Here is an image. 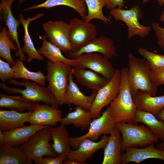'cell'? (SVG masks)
Wrapping results in <instances>:
<instances>
[{
	"label": "cell",
	"instance_id": "6da1fadb",
	"mask_svg": "<svg viewBox=\"0 0 164 164\" xmlns=\"http://www.w3.org/2000/svg\"><path fill=\"white\" fill-rule=\"evenodd\" d=\"M121 83L119 93L108 106L111 118L116 123L125 122L135 124L137 109L132 95L128 81V69L120 70Z\"/></svg>",
	"mask_w": 164,
	"mask_h": 164
},
{
	"label": "cell",
	"instance_id": "7a4b0ae2",
	"mask_svg": "<svg viewBox=\"0 0 164 164\" xmlns=\"http://www.w3.org/2000/svg\"><path fill=\"white\" fill-rule=\"evenodd\" d=\"M128 56V81L132 97L138 91L146 92L152 96H155L158 87L151 81L149 76L151 70L146 60L143 58H137L131 53Z\"/></svg>",
	"mask_w": 164,
	"mask_h": 164
},
{
	"label": "cell",
	"instance_id": "3957f363",
	"mask_svg": "<svg viewBox=\"0 0 164 164\" xmlns=\"http://www.w3.org/2000/svg\"><path fill=\"white\" fill-rule=\"evenodd\" d=\"M8 83L23 86L25 88L9 87L5 84V82H0L1 88L9 93L19 94H21L20 97L24 100L36 103L42 102L53 107L59 108L60 105L47 87H43L35 82L26 79L18 82L12 79L8 81Z\"/></svg>",
	"mask_w": 164,
	"mask_h": 164
},
{
	"label": "cell",
	"instance_id": "277c9868",
	"mask_svg": "<svg viewBox=\"0 0 164 164\" xmlns=\"http://www.w3.org/2000/svg\"><path fill=\"white\" fill-rule=\"evenodd\" d=\"M116 127L121 135V151L128 147H145L158 143L159 139L145 125L121 122Z\"/></svg>",
	"mask_w": 164,
	"mask_h": 164
},
{
	"label": "cell",
	"instance_id": "5b68a950",
	"mask_svg": "<svg viewBox=\"0 0 164 164\" xmlns=\"http://www.w3.org/2000/svg\"><path fill=\"white\" fill-rule=\"evenodd\" d=\"M46 79L48 82V88L51 92L60 105L64 104L65 93L68 83L69 75L72 67L61 62H46Z\"/></svg>",
	"mask_w": 164,
	"mask_h": 164
},
{
	"label": "cell",
	"instance_id": "8992f818",
	"mask_svg": "<svg viewBox=\"0 0 164 164\" xmlns=\"http://www.w3.org/2000/svg\"><path fill=\"white\" fill-rule=\"evenodd\" d=\"M51 139L50 126H47L37 132L20 147L33 160L44 155L56 157V155L50 143Z\"/></svg>",
	"mask_w": 164,
	"mask_h": 164
},
{
	"label": "cell",
	"instance_id": "52a82bcc",
	"mask_svg": "<svg viewBox=\"0 0 164 164\" xmlns=\"http://www.w3.org/2000/svg\"><path fill=\"white\" fill-rule=\"evenodd\" d=\"M109 14L116 21H121L125 23L129 39L136 35L145 38L151 31V27L142 25L139 22L142 17V13L138 5H134L128 10L116 8L110 10Z\"/></svg>",
	"mask_w": 164,
	"mask_h": 164
},
{
	"label": "cell",
	"instance_id": "ba28073f",
	"mask_svg": "<svg viewBox=\"0 0 164 164\" xmlns=\"http://www.w3.org/2000/svg\"><path fill=\"white\" fill-rule=\"evenodd\" d=\"M69 24V39L72 51L78 50L97 38L96 26L91 22L74 17L70 20Z\"/></svg>",
	"mask_w": 164,
	"mask_h": 164
},
{
	"label": "cell",
	"instance_id": "9c48e42d",
	"mask_svg": "<svg viewBox=\"0 0 164 164\" xmlns=\"http://www.w3.org/2000/svg\"><path fill=\"white\" fill-rule=\"evenodd\" d=\"M116 124L111 118L108 106L101 116L93 120L86 133L79 137L69 138L70 146L73 149H76L84 139L88 138L95 141L102 135H110L115 128Z\"/></svg>",
	"mask_w": 164,
	"mask_h": 164
},
{
	"label": "cell",
	"instance_id": "30bf717a",
	"mask_svg": "<svg viewBox=\"0 0 164 164\" xmlns=\"http://www.w3.org/2000/svg\"><path fill=\"white\" fill-rule=\"evenodd\" d=\"M121 78L120 70H115L111 78L97 91L90 110L93 119L100 117L102 109L109 104L117 97L120 90Z\"/></svg>",
	"mask_w": 164,
	"mask_h": 164
},
{
	"label": "cell",
	"instance_id": "8fae6325",
	"mask_svg": "<svg viewBox=\"0 0 164 164\" xmlns=\"http://www.w3.org/2000/svg\"><path fill=\"white\" fill-rule=\"evenodd\" d=\"M74 59L73 67L88 69L109 80L115 71L109 59L98 53H84Z\"/></svg>",
	"mask_w": 164,
	"mask_h": 164
},
{
	"label": "cell",
	"instance_id": "7c38bea8",
	"mask_svg": "<svg viewBox=\"0 0 164 164\" xmlns=\"http://www.w3.org/2000/svg\"><path fill=\"white\" fill-rule=\"evenodd\" d=\"M43 28L50 42L68 55L72 50L69 23L61 20H49L43 24Z\"/></svg>",
	"mask_w": 164,
	"mask_h": 164
},
{
	"label": "cell",
	"instance_id": "4fadbf2b",
	"mask_svg": "<svg viewBox=\"0 0 164 164\" xmlns=\"http://www.w3.org/2000/svg\"><path fill=\"white\" fill-rule=\"evenodd\" d=\"M117 50L112 39L101 36L76 51H70L68 55L70 59H74L84 53H96L109 59L117 56Z\"/></svg>",
	"mask_w": 164,
	"mask_h": 164
},
{
	"label": "cell",
	"instance_id": "5bb4252c",
	"mask_svg": "<svg viewBox=\"0 0 164 164\" xmlns=\"http://www.w3.org/2000/svg\"><path fill=\"white\" fill-rule=\"evenodd\" d=\"M15 0H1L0 3V20H3L8 28V36L12 41L16 44L18 50L15 53L16 56H19L20 59L26 60V57L22 50L19 40L18 28L21 23L20 21L13 15L11 9V6Z\"/></svg>",
	"mask_w": 164,
	"mask_h": 164
},
{
	"label": "cell",
	"instance_id": "9a60e30c",
	"mask_svg": "<svg viewBox=\"0 0 164 164\" xmlns=\"http://www.w3.org/2000/svg\"><path fill=\"white\" fill-rule=\"evenodd\" d=\"M109 136L103 135L101 139L95 142L87 138L83 140L76 149H70L66 154L67 159H74L80 164H87L86 161L92 158L94 154L98 150L104 148L107 143Z\"/></svg>",
	"mask_w": 164,
	"mask_h": 164
},
{
	"label": "cell",
	"instance_id": "2e32d148",
	"mask_svg": "<svg viewBox=\"0 0 164 164\" xmlns=\"http://www.w3.org/2000/svg\"><path fill=\"white\" fill-rule=\"evenodd\" d=\"M62 111L49 105L39 104L33 111L29 122L31 125L56 126L62 118Z\"/></svg>",
	"mask_w": 164,
	"mask_h": 164
},
{
	"label": "cell",
	"instance_id": "e0dca14e",
	"mask_svg": "<svg viewBox=\"0 0 164 164\" xmlns=\"http://www.w3.org/2000/svg\"><path fill=\"white\" fill-rule=\"evenodd\" d=\"M121 153V164L130 162L139 163L149 159H155L164 161V150L155 148L153 144L143 148L128 147Z\"/></svg>",
	"mask_w": 164,
	"mask_h": 164
},
{
	"label": "cell",
	"instance_id": "ac0fdd59",
	"mask_svg": "<svg viewBox=\"0 0 164 164\" xmlns=\"http://www.w3.org/2000/svg\"><path fill=\"white\" fill-rule=\"evenodd\" d=\"M71 73L69 77L68 83L65 93L64 104H74L87 111H90L97 91H92L91 95L86 96L80 90L73 80Z\"/></svg>",
	"mask_w": 164,
	"mask_h": 164
},
{
	"label": "cell",
	"instance_id": "d6986e66",
	"mask_svg": "<svg viewBox=\"0 0 164 164\" xmlns=\"http://www.w3.org/2000/svg\"><path fill=\"white\" fill-rule=\"evenodd\" d=\"M71 73L79 83L92 91H98L110 80L90 69L72 67Z\"/></svg>",
	"mask_w": 164,
	"mask_h": 164
},
{
	"label": "cell",
	"instance_id": "ffe728a7",
	"mask_svg": "<svg viewBox=\"0 0 164 164\" xmlns=\"http://www.w3.org/2000/svg\"><path fill=\"white\" fill-rule=\"evenodd\" d=\"M109 136L108 141L104 148L102 164H121L122 137L116 127Z\"/></svg>",
	"mask_w": 164,
	"mask_h": 164
},
{
	"label": "cell",
	"instance_id": "44dd1931",
	"mask_svg": "<svg viewBox=\"0 0 164 164\" xmlns=\"http://www.w3.org/2000/svg\"><path fill=\"white\" fill-rule=\"evenodd\" d=\"M47 126L30 125L2 132L5 143L17 147L27 142L37 132Z\"/></svg>",
	"mask_w": 164,
	"mask_h": 164
},
{
	"label": "cell",
	"instance_id": "7402d4cb",
	"mask_svg": "<svg viewBox=\"0 0 164 164\" xmlns=\"http://www.w3.org/2000/svg\"><path fill=\"white\" fill-rule=\"evenodd\" d=\"M32 111L21 112L12 110H0V130L7 131L25 126V123L29 122Z\"/></svg>",
	"mask_w": 164,
	"mask_h": 164
},
{
	"label": "cell",
	"instance_id": "603a6c76",
	"mask_svg": "<svg viewBox=\"0 0 164 164\" xmlns=\"http://www.w3.org/2000/svg\"><path fill=\"white\" fill-rule=\"evenodd\" d=\"M133 98L137 109L154 115L164 108V94L161 96H152L146 92L138 91Z\"/></svg>",
	"mask_w": 164,
	"mask_h": 164
},
{
	"label": "cell",
	"instance_id": "cb8c5ba5",
	"mask_svg": "<svg viewBox=\"0 0 164 164\" xmlns=\"http://www.w3.org/2000/svg\"><path fill=\"white\" fill-rule=\"evenodd\" d=\"M43 15V13H39L33 17L25 19L22 14H19V21L24 27V31L23 38L24 45L22 48V50L27 55L28 58L27 61L28 63L30 62L33 60L41 61H43L44 60L43 56L40 54L36 49L28 30L29 25L31 22Z\"/></svg>",
	"mask_w": 164,
	"mask_h": 164
},
{
	"label": "cell",
	"instance_id": "d4e9b609",
	"mask_svg": "<svg viewBox=\"0 0 164 164\" xmlns=\"http://www.w3.org/2000/svg\"><path fill=\"white\" fill-rule=\"evenodd\" d=\"M135 121L145 125L157 138L162 142L164 141V122L158 119L153 114L137 109Z\"/></svg>",
	"mask_w": 164,
	"mask_h": 164
},
{
	"label": "cell",
	"instance_id": "484cf974",
	"mask_svg": "<svg viewBox=\"0 0 164 164\" xmlns=\"http://www.w3.org/2000/svg\"><path fill=\"white\" fill-rule=\"evenodd\" d=\"M20 147H14L5 143L0 145V164H32Z\"/></svg>",
	"mask_w": 164,
	"mask_h": 164
},
{
	"label": "cell",
	"instance_id": "4316f807",
	"mask_svg": "<svg viewBox=\"0 0 164 164\" xmlns=\"http://www.w3.org/2000/svg\"><path fill=\"white\" fill-rule=\"evenodd\" d=\"M64 5L75 10L82 19L85 20L87 13V8L84 0H46L43 3L25 9L24 11L40 8L49 9L54 7Z\"/></svg>",
	"mask_w": 164,
	"mask_h": 164
},
{
	"label": "cell",
	"instance_id": "83f0119b",
	"mask_svg": "<svg viewBox=\"0 0 164 164\" xmlns=\"http://www.w3.org/2000/svg\"><path fill=\"white\" fill-rule=\"evenodd\" d=\"M93 119L90 111L86 110L79 106H77L75 110L69 113L66 116L62 118L61 125L65 126L73 124L82 130H88Z\"/></svg>",
	"mask_w": 164,
	"mask_h": 164
},
{
	"label": "cell",
	"instance_id": "f1b7e54d",
	"mask_svg": "<svg viewBox=\"0 0 164 164\" xmlns=\"http://www.w3.org/2000/svg\"><path fill=\"white\" fill-rule=\"evenodd\" d=\"M52 139L53 144L52 147L57 156L66 155L70 149L69 135L65 127L61 125L56 128L50 126Z\"/></svg>",
	"mask_w": 164,
	"mask_h": 164
},
{
	"label": "cell",
	"instance_id": "f546056e",
	"mask_svg": "<svg viewBox=\"0 0 164 164\" xmlns=\"http://www.w3.org/2000/svg\"><path fill=\"white\" fill-rule=\"evenodd\" d=\"M46 35L42 38V44L37 51L43 56L53 63L62 62L69 64L72 67L74 66L75 59H69L62 54L61 50L46 39Z\"/></svg>",
	"mask_w": 164,
	"mask_h": 164
},
{
	"label": "cell",
	"instance_id": "4dcf8cb0",
	"mask_svg": "<svg viewBox=\"0 0 164 164\" xmlns=\"http://www.w3.org/2000/svg\"><path fill=\"white\" fill-rule=\"evenodd\" d=\"M23 61L20 59L16 60L15 64L12 66L14 72V79L22 78L35 82L41 86L46 84V77L40 71L32 72L25 66Z\"/></svg>",
	"mask_w": 164,
	"mask_h": 164
},
{
	"label": "cell",
	"instance_id": "1f68e13d",
	"mask_svg": "<svg viewBox=\"0 0 164 164\" xmlns=\"http://www.w3.org/2000/svg\"><path fill=\"white\" fill-rule=\"evenodd\" d=\"M37 103L23 99L0 94V107L6 108L22 112L26 110L33 111Z\"/></svg>",
	"mask_w": 164,
	"mask_h": 164
},
{
	"label": "cell",
	"instance_id": "d6a6232c",
	"mask_svg": "<svg viewBox=\"0 0 164 164\" xmlns=\"http://www.w3.org/2000/svg\"><path fill=\"white\" fill-rule=\"evenodd\" d=\"M86 5L87 13L84 20L90 22L93 19L102 21L105 23H111V17H107L104 15L103 9L105 6L104 0H84Z\"/></svg>",
	"mask_w": 164,
	"mask_h": 164
},
{
	"label": "cell",
	"instance_id": "836d02e7",
	"mask_svg": "<svg viewBox=\"0 0 164 164\" xmlns=\"http://www.w3.org/2000/svg\"><path fill=\"white\" fill-rule=\"evenodd\" d=\"M14 43L9 37L7 28H3L0 33V56L12 66L15 61L12 56L11 50H18L17 46Z\"/></svg>",
	"mask_w": 164,
	"mask_h": 164
},
{
	"label": "cell",
	"instance_id": "e575fe53",
	"mask_svg": "<svg viewBox=\"0 0 164 164\" xmlns=\"http://www.w3.org/2000/svg\"><path fill=\"white\" fill-rule=\"evenodd\" d=\"M138 52L146 60L151 70H156L164 67V55L150 51L142 47L138 48Z\"/></svg>",
	"mask_w": 164,
	"mask_h": 164
},
{
	"label": "cell",
	"instance_id": "d590c367",
	"mask_svg": "<svg viewBox=\"0 0 164 164\" xmlns=\"http://www.w3.org/2000/svg\"><path fill=\"white\" fill-rule=\"evenodd\" d=\"M160 20L161 21H164V10L160 15ZM152 27L156 37L158 46L164 50V28L161 27L159 22H155L152 23Z\"/></svg>",
	"mask_w": 164,
	"mask_h": 164
},
{
	"label": "cell",
	"instance_id": "8d00e7d4",
	"mask_svg": "<svg viewBox=\"0 0 164 164\" xmlns=\"http://www.w3.org/2000/svg\"><path fill=\"white\" fill-rule=\"evenodd\" d=\"M8 62L0 59V78L2 82L9 81L14 78V72L13 68L10 67Z\"/></svg>",
	"mask_w": 164,
	"mask_h": 164
},
{
	"label": "cell",
	"instance_id": "74e56055",
	"mask_svg": "<svg viewBox=\"0 0 164 164\" xmlns=\"http://www.w3.org/2000/svg\"><path fill=\"white\" fill-rule=\"evenodd\" d=\"M149 76L151 81L156 87L164 85V67L155 71L150 70Z\"/></svg>",
	"mask_w": 164,
	"mask_h": 164
},
{
	"label": "cell",
	"instance_id": "f35d334b",
	"mask_svg": "<svg viewBox=\"0 0 164 164\" xmlns=\"http://www.w3.org/2000/svg\"><path fill=\"white\" fill-rule=\"evenodd\" d=\"M67 159L66 155H64L57 156V157L48 156L33 161L35 163L37 164H62Z\"/></svg>",
	"mask_w": 164,
	"mask_h": 164
},
{
	"label": "cell",
	"instance_id": "ab89813d",
	"mask_svg": "<svg viewBox=\"0 0 164 164\" xmlns=\"http://www.w3.org/2000/svg\"><path fill=\"white\" fill-rule=\"evenodd\" d=\"M105 6L110 10L118 8L122 9L125 7L124 3L125 1L124 0H104Z\"/></svg>",
	"mask_w": 164,
	"mask_h": 164
},
{
	"label": "cell",
	"instance_id": "60d3db41",
	"mask_svg": "<svg viewBox=\"0 0 164 164\" xmlns=\"http://www.w3.org/2000/svg\"><path fill=\"white\" fill-rule=\"evenodd\" d=\"M155 116L158 119L164 122V108L155 115Z\"/></svg>",
	"mask_w": 164,
	"mask_h": 164
},
{
	"label": "cell",
	"instance_id": "b9f144b4",
	"mask_svg": "<svg viewBox=\"0 0 164 164\" xmlns=\"http://www.w3.org/2000/svg\"><path fill=\"white\" fill-rule=\"evenodd\" d=\"M63 164H80L77 161L74 160L68 159H67L63 162Z\"/></svg>",
	"mask_w": 164,
	"mask_h": 164
},
{
	"label": "cell",
	"instance_id": "7bdbcfd3",
	"mask_svg": "<svg viewBox=\"0 0 164 164\" xmlns=\"http://www.w3.org/2000/svg\"><path fill=\"white\" fill-rule=\"evenodd\" d=\"M5 143V137L2 131L0 130V145H3Z\"/></svg>",
	"mask_w": 164,
	"mask_h": 164
},
{
	"label": "cell",
	"instance_id": "ee69618b",
	"mask_svg": "<svg viewBox=\"0 0 164 164\" xmlns=\"http://www.w3.org/2000/svg\"><path fill=\"white\" fill-rule=\"evenodd\" d=\"M150 0H143L142 2L143 4H144ZM157 1L159 5L161 7H163L164 4V0H156Z\"/></svg>",
	"mask_w": 164,
	"mask_h": 164
},
{
	"label": "cell",
	"instance_id": "f6af8a7d",
	"mask_svg": "<svg viewBox=\"0 0 164 164\" xmlns=\"http://www.w3.org/2000/svg\"><path fill=\"white\" fill-rule=\"evenodd\" d=\"M157 148L163 150H164V141L158 144Z\"/></svg>",
	"mask_w": 164,
	"mask_h": 164
},
{
	"label": "cell",
	"instance_id": "bcb514c9",
	"mask_svg": "<svg viewBox=\"0 0 164 164\" xmlns=\"http://www.w3.org/2000/svg\"><path fill=\"white\" fill-rule=\"evenodd\" d=\"M26 0H19V4H21L24 2H25Z\"/></svg>",
	"mask_w": 164,
	"mask_h": 164
}]
</instances>
